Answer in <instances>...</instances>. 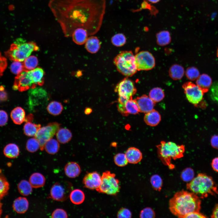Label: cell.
<instances>
[{
  "instance_id": "1",
  "label": "cell",
  "mask_w": 218,
  "mask_h": 218,
  "mask_svg": "<svg viewBox=\"0 0 218 218\" xmlns=\"http://www.w3.org/2000/svg\"><path fill=\"white\" fill-rule=\"evenodd\" d=\"M48 7L66 37L78 28L89 35L100 29L106 9L105 0H50Z\"/></svg>"
},
{
  "instance_id": "2",
  "label": "cell",
  "mask_w": 218,
  "mask_h": 218,
  "mask_svg": "<svg viewBox=\"0 0 218 218\" xmlns=\"http://www.w3.org/2000/svg\"><path fill=\"white\" fill-rule=\"evenodd\" d=\"M201 201L194 193L185 190L177 192L169 201L171 212L179 218H185L188 214L200 212Z\"/></svg>"
},
{
  "instance_id": "3",
  "label": "cell",
  "mask_w": 218,
  "mask_h": 218,
  "mask_svg": "<svg viewBox=\"0 0 218 218\" xmlns=\"http://www.w3.org/2000/svg\"><path fill=\"white\" fill-rule=\"evenodd\" d=\"M186 187L187 189L202 198L210 195H218V190L213 179L204 173L198 174L187 183Z\"/></svg>"
},
{
  "instance_id": "4",
  "label": "cell",
  "mask_w": 218,
  "mask_h": 218,
  "mask_svg": "<svg viewBox=\"0 0 218 218\" xmlns=\"http://www.w3.org/2000/svg\"><path fill=\"white\" fill-rule=\"evenodd\" d=\"M158 157L162 163L170 169L175 167L171 160L182 157L185 151L183 145H178L172 141H162L157 146Z\"/></svg>"
},
{
  "instance_id": "5",
  "label": "cell",
  "mask_w": 218,
  "mask_h": 218,
  "mask_svg": "<svg viewBox=\"0 0 218 218\" xmlns=\"http://www.w3.org/2000/svg\"><path fill=\"white\" fill-rule=\"evenodd\" d=\"M38 49V47L35 42H27L23 39L19 38L11 45L10 48L5 52V54L11 60L22 62L32 52Z\"/></svg>"
},
{
  "instance_id": "6",
  "label": "cell",
  "mask_w": 218,
  "mask_h": 218,
  "mask_svg": "<svg viewBox=\"0 0 218 218\" xmlns=\"http://www.w3.org/2000/svg\"><path fill=\"white\" fill-rule=\"evenodd\" d=\"M114 62L118 71L127 77L133 76L137 71L135 56L131 51H121L114 58Z\"/></svg>"
},
{
  "instance_id": "7",
  "label": "cell",
  "mask_w": 218,
  "mask_h": 218,
  "mask_svg": "<svg viewBox=\"0 0 218 218\" xmlns=\"http://www.w3.org/2000/svg\"><path fill=\"white\" fill-rule=\"evenodd\" d=\"M100 186L96 189L99 193L109 195H116L119 191L120 187L119 180L115 178L114 173L109 171L103 173Z\"/></svg>"
},
{
  "instance_id": "8",
  "label": "cell",
  "mask_w": 218,
  "mask_h": 218,
  "mask_svg": "<svg viewBox=\"0 0 218 218\" xmlns=\"http://www.w3.org/2000/svg\"><path fill=\"white\" fill-rule=\"evenodd\" d=\"M60 126V124L58 123L53 122L40 128L35 137L39 143L41 150H43L44 149L46 143L56 134Z\"/></svg>"
},
{
  "instance_id": "9",
  "label": "cell",
  "mask_w": 218,
  "mask_h": 218,
  "mask_svg": "<svg viewBox=\"0 0 218 218\" xmlns=\"http://www.w3.org/2000/svg\"><path fill=\"white\" fill-rule=\"evenodd\" d=\"M72 187L71 184L68 181L56 182L51 188L50 197L57 201H64L69 197Z\"/></svg>"
},
{
  "instance_id": "10",
  "label": "cell",
  "mask_w": 218,
  "mask_h": 218,
  "mask_svg": "<svg viewBox=\"0 0 218 218\" xmlns=\"http://www.w3.org/2000/svg\"><path fill=\"white\" fill-rule=\"evenodd\" d=\"M182 87L189 102L196 105L202 101L204 93L197 85L189 81L184 83Z\"/></svg>"
},
{
  "instance_id": "11",
  "label": "cell",
  "mask_w": 218,
  "mask_h": 218,
  "mask_svg": "<svg viewBox=\"0 0 218 218\" xmlns=\"http://www.w3.org/2000/svg\"><path fill=\"white\" fill-rule=\"evenodd\" d=\"M36 87L33 81L30 71H24L15 78L13 89L22 92Z\"/></svg>"
},
{
  "instance_id": "12",
  "label": "cell",
  "mask_w": 218,
  "mask_h": 218,
  "mask_svg": "<svg viewBox=\"0 0 218 218\" xmlns=\"http://www.w3.org/2000/svg\"><path fill=\"white\" fill-rule=\"evenodd\" d=\"M135 56V62L137 71H147L153 69L155 66L154 58L150 52L142 51Z\"/></svg>"
},
{
  "instance_id": "13",
  "label": "cell",
  "mask_w": 218,
  "mask_h": 218,
  "mask_svg": "<svg viewBox=\"0 0 218 218\" xmlns=\"http://www.w3.org/2000/svg\"><path fill=\"white\" fill-rule=\"evenodd\" d=\"M115 91L118 93L119 96L131 98L136 93L137 89L133 82L128 78H125L117 85Z\"/></svg>"
},
{
  "instance_id": "14",
  "label": "cell",
  "mask_w": 218,
  "mask_h": 218,
  "mask_svg": "<svg viewBox=\"0 0 218 218\" xmlns=\"http://www.w3.org/2000/svg\"><path fill=\"white\" fill-rule=\"evenodd\" d=\"M101 181V177L100 174L96 172H94L85 175L83 179V183L86 188L94 190L100 186Z\"/></svg>"
},
{
  "instance_id": "15",
  "label": "cell",
  "mask_w": 218,
  "mask_h": 218,
  "mask_svg": "<svg viewBox=\"0 0 218 218\" xmlns=\"http://www.w3.org/2000/svg\"><path fill=\"white\" fill-rule=\"evenodd\" d=\"M138 106L140 112L145 113L154 109L155 103L149 96L143 95L134 99Z\"/></svg>"
},
{
  "instance_id": "16",
  "label": "cell",
  "mask_w": 218,
  "mask_h": 218,
  "mask_svg": "<svg viewBox=\"0 0 218 218\" xmlns=\"http://www.w3.org/2000/svg\"><path fill=\"white\" fill-rule=\"evenodd\" d=\"M128 163L136 164L141 161L142 158V154L140 150L135 147H130L126 150L125 153Z\"/></svg>"
},
{
  "instance_id": "17",
  "label": "cell",
  "mask_w": 218,
  "mask_h": 218,
  "mask_svg": "<svg viewBox=\"0 0 218 218\" xmlns=\"http://www.w3.org/2000/svg\"><path fill=\"white\" fill-rule=\"evenodd\" d=\"M161 119L160 113L156 110L154 109L151 111L145 113L144 120L147 125L151 126H155L157 125Z\"/></svg>"
},
{
  "instance_id": "18",
  "label": "cell",
  "mask_w": 218,
  "mask_h": 218,
  "mask_svg": "<svg viewBox=\"0 0 218 218\" xmlns=\"http://www.w3.org/2000/svg\"><path fill=\"white\" fill-rule=\"evenodd\" d=\"M88 34L87 31L82 28H78L73 32L71 36L74 41L76 44L82 45L85 43Z\"/></svg>"
},
{
  "instance_id": "19",
  "label": "cell",
  "mask_w": 218,
  "mask_h": 218,
  "mask_svg": "<svg viewBox=\"0 0 218 218\" xmlns=\"http://www.w3.org/2000/svg\"><path fill=\"white\" fill-rule=\"evenodd\" d=\"M64 171L65 175L68 177L74 178L79 176L81 169L79 164L75 162H70L65 166Z\"/></svg>"
},
{
  "instance_id": "20",
  "label": "cell",
  "mask_w": 218,
  "mask_h": 218,
  "mask_svg": "<svg viewBox=\"0 0 218 218\" xmlns=\"http://www.w3.org/2000/svg\"><path fill=\"white\" fill-rule=\"evenodd\" d=\"M12 206L14 210L18 213H23L28 210L29 203L25 197H20L15 200Z\"/></svg>"
},
{
  "instance_id": "21",
  "label": "cell",
  "mask_w": 218,
  "mask_h": 218,
  "mask_svg": "<svg viewBox=\"0 0 218 218\" xmlns=\"http://www.w3.org/2000/svg\"><path fill=\"white\" fill-rule=\"evenodd\" d=\"M212 84V80L210 76L206 74L200 75L197 79L196 84L204 93L207 92Z\"/></svg>"
},
{
  "instance_id": "22",
  "label": "cell",
  "mask_w": 218,
  "mask_h": 218,
  "mask_svg": "<svg viewBox=\"0 0 218 218\" xmlns=\"http://www.w3.org/2000/svg\"><path fill=\"white\" fill-rule=\"evenodd\" d=\"M10 116L12 121L15 124L20 125L25 120V111L21 107H17L12 111Z\"/></svg>"
},
{
  "instance_id": "23",
  "label": "cell",
  "mask_w": 218,
  "mask_h": 218,
  "mask_svg": "<svg viewBox=\"0 0 218 218\" xmlns=\"http://www.w3.org/2000/svg\"><path fill=\"white\" fill-rule=\"evenodd\" d=\"M85 43L86 49L91 53H97L101 47L100 41L95 36H91L88 37Z\"/></svg>"
},
{
  "instance_id": "24",
  "label": "cell",
  "mask_w": 218,
  "mask_h": 218,
  "mask_svg": "<svg viewBox=\"0 0 218 218\" xmlns=\"http://www.w3.org/2000/svg\"><path fill=\"white\" fill-rule=\"evenodd\" d=\"M33 81L36 86L42 85L44 82V74L43 70L41 68H37L30 71Z\"/></svg>"
},
{
  "instance_id": "25",
  "label": "cell",
  "mask_w": 218,
  "mask_h": 218,
  "mask_svg": "<svg viewBox=\"0 0 218 218\" xmlns=\"http://www.w3.org/2000/svg\"><path fill=\"white\" fill-rule=\"evenodd\" d=\"M57 140L61 144H65L69 141L72 137L71 131L65 128H59L56 133Z\"/></svg>"
},
{
  "instance_id": "26",
  "label": "cell",
  "mask_w": 218,
  "mask_h": 218,
  "mask_svg": "<svg viewBox=\"0 0 218 218\" xmlns=\"http://www.w3.org/2000/svg\"><path fill=\"white\" fill-rule=\"evenodd\" d=\"M29 182L33 188H40L45 185V179L41 173L38 172L34 173L30 176Z\"/></svg>"
},
{
  "instance_id": "27",
  "label": "cell",
  "mask_w": 218,
  "mask_h": 218,
  "mask_svg": "<svg viewBox=\"0 0 218 218\" xmlns=\"http://www.w3.org/2000/svg\"><path fill=\"white\" fill-rule=\"evenodd\" d=\"M5 155L10 158H14L17 157L19 155V148L16 144L10 143L7 145L3 150Z\"/></svg>"
},
{
  "instance_id": "28",
  "label": "cell",
  "mask_w": 218,
  "mask_h": 218,
  "mask_svg": "<svg viewBox=\"0 0 218 218\" xmlns=\"http://www.w3.org/2000/svg\"><path fill=\"white\" fill-rule=\"evenodd\" d=\"M184 73L183 68L180 65L174 64L170 68L169 74L170 77L173 80H179L181 79Z\"/></svg>"
},
{
  "instance_id": "29",
  "label": "cell",
  "mask_w": 218,
  "mask_h": 218,
  "mask_svg": "<svg viewBox=\"0 0 218 218\" xmlns=\"http://www.w3.org/2000/svg\"><path fill=\"white\" fill-rule=\"evenodd\" d=\"M41 127L40 124H34L31 122H26L23 127L24 133L28 136L35 137Z\"/></svg>"
},
{
  "instance_id": "30",
  "label": "cell",
  "mask_w": 218,
  "mask_h": 218,
  "mask_svg": "<svg viewBox=\"0 0 218 218\" xmlns=\"http://www.w3.org/2000/svg\"><path fill=\"white\" fill-rule=\"evenodd\" d=\"M69 197L72 203L77 205L82 203L85 199L84 193L82 191L78 189L71 191Z\"/></svg>"
},
{
  "instance_id": "31",
  "label": "cell",
  "mask_w": 218,
  "mask_h": 218,
  "mask_svg": "<svg viewBox=\"0 0 218 218\" xmlns=\"http://www.w3.org/2000/svg\"><path fill=\"white\" fill-rule=\"evenodd\" d=\"M59 148V142L52 138L48 140L44 146V149L45 151L51 154H54L57 153Z\"/></svg>"
},
{
  "instance_id": "32",
  "label": "cell",
  "mask_w": 218,
  "mask_h": 218,
  "mask_svg": "<svg viewBox=\"0 0 218 218\" xmlns=\"http://www.w3.org/2000/svg\"><path fill=\"white\" fill-rule=\"evenodd\" d=\"M124 107L127 116L129 114H136L140 112L136 101L133 99L132 98L129 99L126 102Z\"/></svg>"
},
{
  "instance_id": "33",
  "label": "cell",
  "mask_w": 218,
  "mask_h": 218,
  "mask_svg": "<svg viewBox=\"0 0 218 218\" xmlns=\"http://www.w3.org/2000/svg\"><path fill=\"white\" fill-rule=\"evenodd\" d=\"M32 188L29 181L24 180L21 181L18 185L19 193L24 196H27L31 194L32 191Z\"/></svg>"
},
{
  "instance_id": "34",
  "label": "cell",
  "mask_w": 218,
  "mask_h": 218,
  "mask_svg": "<svg viewBox=\"0 0 218 218\" xmlns=\"http://www.w3.org/2000/svg\"><path fill=\"white\" fill-rule=\"evenodd\" d=\"M47 109L49 114L54 116H57L61 113L63 110V106L60 102L53 101L48 104Z\"/></svg>"
},
{
  "instance_id": "35",
  "label": "cell",
  "mask_w": 218,
  "mask_h": 218,
  "mask_svg": "<svg viewBox=\"0 0 218 218\" xmlns=\"http://www.w3.org/2000/svg\"><path fill=\"white\" fill-rule=\"evenodd\" d=\"M157 44L160 46L166 45L170 43L171 37L169 31H164L158 33L157 35Z\"/></svg>"
},
{
  "instance_id": "36",
  "label": "cell",
  "mask_w": 218,
  "mask_h": 218,
  "mask_svg": "<svg viewBox=\"0 0 218 218\" xmlns=\"http://www.w3.org/2000/svg\"><path fill=\"white\" fill-rule=\"evenodd\" d=\"M149 96L155 102L161 101L164 98V92L161 88L156 87L152 89L150 91Z\"/></svg>"
},
{
  "instance_id": "37",
  "label": "cell",
  "mask_w": 218,
  "mask_h": 218,
  "mask_svg": "<svg viewBox=\"0 0 218 218\" xmlns=\"http://www.w3.org/2000/svg\"><path fill=\"white\" fill-rule=\"evenodd\" d=\"M23 63L24 71H30L34 69L37 66L38 60L35 56H29L25 60Z\"/></svg>"
},
{
  "instance_id": "38",
  "label": "cell",
  "mask_w": 218,
  "mask_h": 218,
  "mask_svg": "<svg viewBox=\"0 0 218 218\" xmlns=\"http://www.w3.org/2000/svg\"><path fill=\"white\" fill-rule=\"evenodd\" d=\"M150 182L154 190L159 191L161 190L163 182L162 179L159 175L155 174L152 175L150 178Z\"/></svg>"
},
{
  "instance_id": "39",
  "label": "cell",
  "mask_w": 218,
  "mask_h": 218,
  "mask_svg": "<svg viewBox=\"0 0 218 218\" xmlns=\"http://www.w3.org/2000/svg\"><path fill=\"white\" fill-rule=\"evenodd\" d=\"M9 189V184L5 178L0 174V200L6 195Z\"/></svg>"
},
{
  "instance_id": "40",
  "label": "cell",
  "mask_w": 218,
  "mask_h": 218,
  "mask_svg": "<svg viewBox=\"0 0 218 218\" xmlns=\"http://www.w3.org/2000/svg\"><path fill=\"white\" fill-rule=\"evenodd\" d=\"M112 43L115 46L121 47L126 43V38L122 33H119L114 35L111 38Z\"/></svg>"
},
{
  "instance_id": "41",
  "label": "cell",
  "mask_w": 218,
  "mask_h": 218,
  "mask_svg": "<svg viewBox=\"0 0 218 218\" xmlns=\"http://www.w3.org/2000/svg\"><path fill=\"white\" fill-rule=\"evenodd\" d=\"M194 172L190 167H187L183 170L181 173L180 177L185 182H190L194 178Z\"/></svg>"
},
{
  "instance_id": "42",
  "label": "cell",
  "mask_w": 218,
  "mask_h": 218,
  "mask_svg": "<svg viewBox=\"0 0 218 218\" xmlns=\"http://www.w3.org/2000/svg\"><path fill=\"white\" fill-rule=\"evenodd\" d=\"M27 150L31 153L36 151L40 148L39 143L35 137L28 139L26 144Z\"/></svg>"
},
{
  "instance_id": "43",
  "label": "cell",
  "mask_w": 218,
  "mask_h": 218,
  "mask_svg": "<svg viewBox=\"0 0 218 218\" xmlns=\"http://www.w3.org/2000/svg\"><path fill=\"white\" fill-rule=\"evenodd\" d=\"M10 68L11 72L16 75H18L24 71L23 62L18 61H14L11 64Z\"/></svg>"
},
{
  "instance_id": "44",
  "label": "cell",
  "mask_w": 218,
  "mask_h": 218,
  "mask_svg": "<svg viewBox=\"0 0 218 218\" xmlns=\"http://www.w3.org/2000/svg\"><path fill=\"white\" fill-rule=\"evenodd\" d=\"M185 74L187 78L191 81L197 79L200 75L198 69L193 67L188 68L185 72Z\"/></svg>"
},
{
  "instance_id": "45",
  "label": "cell",
  "mask_w": 218,
  "mask_h": 218,
  "mask_svg": "<svg viewBox=\"0 0 218 218\" xmlns=\"http://www.w3.org/2000/svg\"><path fill=\"white\" fill-rule=\"evenodd\" d=\"M114 161L117 165L120 167L126 166L128 163L125 154L122 153L116 154L114 157Z\"/></svg>"
},
{
  "instance_id": "46",
  "label": "cell",
  "mask_w": 218,
  "mask_h": 218,
  "mask_svg": "<svg viewBox=\"0 0 218 218\" xmlns=\"http://www.w3.org/2000/svg\"><path fill=\"white\" fill-rule=\"evenodd\" d=\"M210 96L213 101L218 103V81L214 82L211 85Z\"/></svg>"
},
{
  "instance_id": "47",
  "label": "cell",
  "mask_w": 218,
  "mask_h": 218,
  "mask_svg": "<svg viewBox=\"0 0 218 218\" xmlns=\"http://www.w3.org/2000/svg\"><path fill=\"white\" fill-rule=\"evenodd\" d=\"M139 216L141 218H154L155 216V213L151 208L147 207L141 210Z\"/></svg>"
},
{
  "instance_id": "48",
  "label": "cell",
  "mask_w": 218,
  "mask_h": 218,
  "mask_svg": "<svg viewBox=\"0 0 218 218\" xmlns=\"http://www.w3.org/2000/svg\"><path fill=\"white\" fill-rule=\"evenodd\" d=\"M68 217V215L66 211L60 208L55 210L51 214V217L53 218H66Z\"/></svg>"
},
{
  "instance_id": "49",
  "label": "cell",
  "mask_w": 218,
  "mask_h": 218,
  "mask_svg": "<svg viewBox=\"0 0 218 218\" xmlns=\"http://www.w3.org/2000/svg\"><path fill=\"white\" fill-rule=\"evenodd\" d=\"M117 217L121 218H130L131 217L132 214L128 209L122 208L118 211L117 214Z\"/></svg>"
},
{
  "instance_id": "50",
  "label": "cell",
  "mask_w": 218,
  "mask_h": 218,
  "mask_svg": "<svg viewBox=\"0 0 218 218\" xmlns=\"http://www.w3.org/2000/svg\"><path fill=\"white\" fill-rule=\"evenodd\" d=\"M7 66V62L6 58L3 56L0 52V77L3 74Z\"/></svg>"
},
{
  "instance_id": "51",
  "label": "cell",
  "mask_w": 218,
  "mask_h": 218,
  "mask_svg": "<svg viewBox=\"0 0 218 218\" xmlns=\"http://www.w3.org/2000/svg\"><path fill=\"white\" fill-rule=\"evenodd\" d=\"M8 120V115L6 111L0 110V126L5 125Z\"/></svg>"
},
{
  "instance_id": "52",
  "label": "cell",
  "mask_w": 218,
  "mask_h": 218,
  "mask_svg": "<svg viewBox=\"0 0 218 218\" xmlns=\"http://www.w3.org/2000/svg\"><path fill=\"white\" fill-rule=\"evenodd\" d=\"M206 217L205 215L200 213V212H193L187 215L185 218H204Z\"/></svg>"
},
{
  "instance_id": "53",
  "label": "cell",
  "mask_w": 218,
  "mask_h": 218,
  "mask_svg": "<svg viewBox=\"0 0 218 218\" xmlns=\"http://www.w3.org/2000/svg\"><path fill=\"white\" fill-rule=\"evenodd\" d=\"M211 144L212 147L218 149V135L213 136L211 139Z\"/></svg>"
},
{
  "instance_id": "54",
  "label": "cell",
  "mask_w": 218,
  "mask_h": 218,
  "mask_svg": "<svg viewBox=\"0 0 218 218\" xmlns=\"http://www.w3.org/2000/svg\"><path fill=\"white\" fill-rule=\"evenodd\" d=\"M7 99V94L5 91V88L2 86H0V100L5 101Z\"/></svg>"
},
{
  "instance_id": "55",
  "label": "cell",
  "mask_w": 218,
  "mask_h": 218,
  "mask_svg": "<svg viewBox=\"0 0 218 218\" xmlns=\"http://www.w3.org/2000/svg\"><path fill=\"white\" fill-rule=\"evenodd\" d=\"M211 165L213 170L218 172V157H216L213 159Z\"/></svg>"
},
{
  "instance_id": "56",
  "label": "cell",
  "mask_w": 218,
  "mask_h": 218,
  "mask_svg": "<svg viewBox=\"0 0 218 218\" xmlns=\"http://www.w3.org/2000/svg\"><path fill=\"white\" fill-rule=\"evenodd\" d=\"M131 98L124 97L119 96L118 99V104L124 105L129 99Z\"/></svg>"
},
{
  "instance_id": "57",
  "label": "cell",
  "mask_w": 218,
  "mask_h": 218,
  "mask_svg": "<svg viewBox=\"0 0 218 218\" xmlns=\"http://www.w3.org/2000/svg\"><path fill=\"white\" fill-rule=\"evenodd\" d=\"M212 218H218V204L215 206L211 216Z\"/></svg>"
},
{
  "instance_id": "58",
  "label": "cell",
  "mask_w": 218,
  "mask_h": 218,
  "mask_svg": "<svg viewBox=\"0 0 218 218\" xmlns=\"http://www.w3.org/2000/svg\"><path fill=\"white\" fill-rule=\"evenodd\" d=\"M33 116L32 114H29L25 117V121L26 122H31L33 119Z\"/></svg>"
},
{
  "instance_id": "59",
  "label": "cell",
  "mask_w": 218,
  "mask_h": 218,
  "mask_svg": "<svg viewBox=\"0 0 218 218\" xmlns=\"http://www.w3.org/2000/svg\"><path fill=\"white\" fill-rule=\"evenodd\" d=\"M92 111V110L91 108L88 107L85 109L84 113L86 114H90Z\"/></svg>"
},
{
  "instance_id": "60",
  "label": "cell",
  "mask_w": 218,
  "mask_h": 218,
  "mask_svg": "<svg viewBox=\"0 0 218 218\" xmlns=\"http://www.w3.org/2000/svg\"><path fill=\"white\" fill-rule=\"evenodd\" d=\"M150 2L152 3H156L159 2L160 0H148Z\"/></svg>"
},
{
  "instance_id": "61",
  "label": "cell",
  "mask_w": 218,
  "mask_h": 218,
  "mask_svg": "<svg viewBox=\"0 0 218 218\" xmlns=\"http://www.w3.org/2000/svg\"><path fill=\"white\" fill-rule=\"evenodd\" d=\"M2 204L0 202V217L2 213Z\"/></svg>"
},
{
  "instance_id": "62",
  "label": "cell",
  "mask_w": 218,
  "mask_h": 218,
  "mask_svg": "<svg viewBox=\"0 0 218 218\" xmlns=\"http://www.w3.org/2000/svg\"><path fill=\"white\" fill-rule=\"evenodd\" d=\"M213 15H212V18H213V19L215 17L216 14V13H213Z\"/></svg>"
},
{
  "instance_id": "63",
  "label": "cell",
  "mask_w": 218,
  "mask_h": 218,
  "mask_svg": "<svg viewBox=\"0 0 218 218\" xmlns=\"http://www.w3.org/2000/svg\"><path fill=\"white\" fill-rule=\"evenodd\" d=\"M217 56L218 57V49H217Z\"/></svg>"
}]
</instances>
